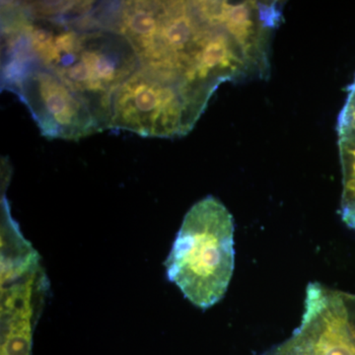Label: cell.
Here are the masks:
<instances>
[{
	"instance_id": "cell-1",
	"label": "cell",
	"mask_w": 355,
	"mask_h": 355,
	"mask_svg": "<svg viewBox=\"0 0 355 355\" xmlns=\"http://www.w3.org/2000/svg\"><path fill=\"white\" fill-rule=\"evenodd\" d=\"M234 222L209 196L191 207L165 261L170 282L184 297L207 309L225 295L234 270Z\"/></svg>"
},
{
	"instance_id": "cell-5",
	"label": "cell",
	"mask_w": 355,
	"mask_h": 355,
	"mask_svg": "<svg viewBox=\"0 0 355 355\" xmlns=\"http://www.w3.org/2000/svg\"><path fill=\"white\" fill-rule=\"evenodd\" d=\"M39 297L41 294L28 286L2 292L1 355H31Z\"/></svg>"
},
{
	"instance_id": "cell-6",
	"label": "cell",
	"mask_w": 355,
	"mask_h": 355,
	"mask_svg": "<svg viewBox=\"0 0 355 355\" xmlns=\"http://www.w3.org/2000/svg\"><path fill=\"white\" fill-rule=\"evenodd\" d=\"M338 135L343 168V219L355 229V79L338 116Z\"/></svg>"
},
{
	"instance_id": "cell-4",
	"label": "cell",
	"mask_w": 355,
	"mask_h": 355,
	"mask_svg": "<svg viewBox=\"0 0 355 355\" xmlns=\"http://www.w3.org/2000/svg\"><path fill=\"white\" fill-rule=\"evenodd\" d=\"M261 355H355V296L311 282L300 326Z\"/></svg>"
},
{
	"instance_id": "cell-2",
	"label": "cell",
	"mask_w": 355,
	"mask_h": 355,
	"mask_svg": "<svg viewBox=\"0 0 355 355\" xmlns=\"http://www.w3.org/2000/svg\"><path fill=\"white\" fill-rule=\"evenodd\" d=\"M209 100L177 74L140 64L114 93L109 130L159 139L184 137Z\"/></svg>"
},
{
	"instance_id": "cell-3",
	"label": "cell",
	"mask_w": 355,
	"mask_h": 355,
	"mask_svg": "<svg viewBox=\"0 0 355 355\" xmlns=\"http://www.w3.org/2000/svg\"><path fill=\"white\" fill-rule=\"evenodd\" d=\"M1 86L24 103L46 139L78 140L105 130L83 96L51 70L28 65L6 72Z\"/></svg>"
}]
</instances>
